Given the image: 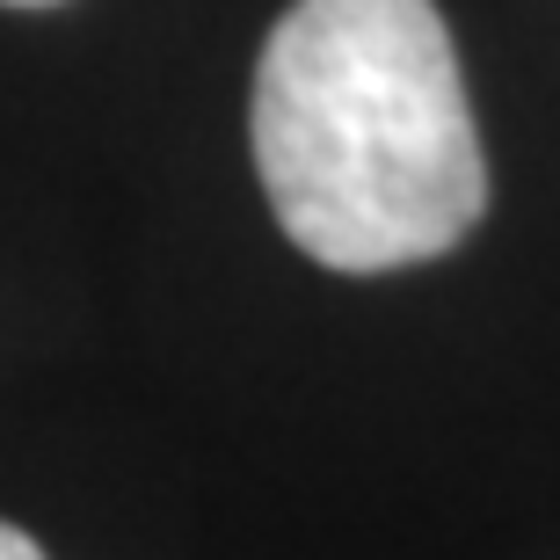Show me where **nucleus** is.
<instances>
[{"instance_id": "f257e3e1", "label": "nucleus", "mask_w": 560, "mask_h": 560, "mask_svg": "<svg viewBox=\"0 0 560 560\" xmlns=\"http://www.w3.org/2000/svg\"><path fill=\"white\" fill-rule=\"evenodd\" d=\"M255 167L320 270H408L488 211L474 103L430 0H291L255 66Z\"/></svg>"}, {"instance_id": "f03ea898", "label": "nucleus", "mask_w": 560, "mask_h": 560, "mask_svg": "<svg viewBox=\"0 0 560 560\" xmlns=\"http://www.w3.org/2000/svg\"><path fill=\"white\" fill-rule=\"evenodd\" d=\"M0 560H44V553H37V539H30V532L0 524Z\"/></svg>"}, {"instance_id": "7ed1b4c3", "label": "nucleus", "mask_w": 560, "mask_h": 560, "mask_svg": "<svg viewBox=\"0 0 560 560\" xmlns=\"http://www.w3.org/2000/svg\"><path fill=\"white\" fill-rule=\"evenodd\" d=\"M8 8H51V0H8Z\"/></svg>"}]
</instances>
